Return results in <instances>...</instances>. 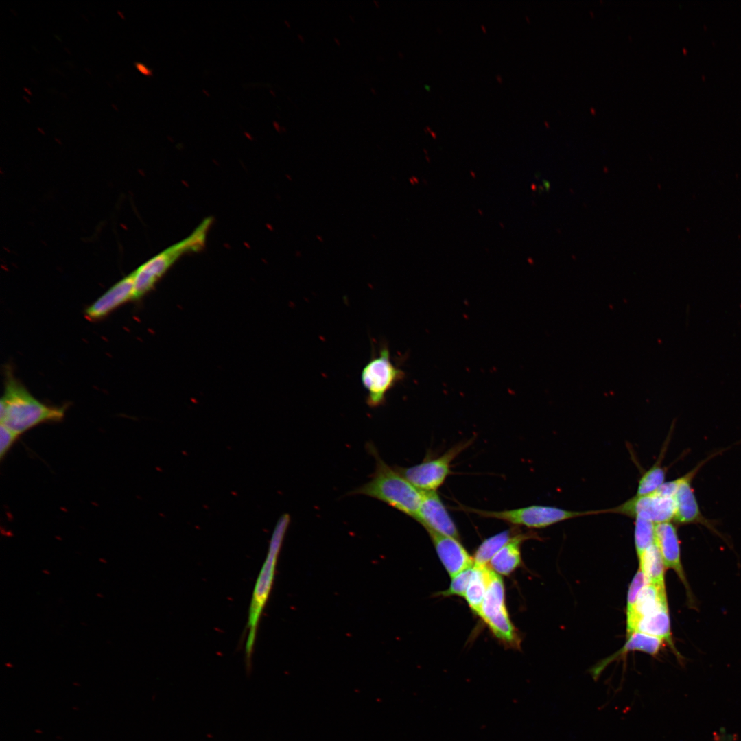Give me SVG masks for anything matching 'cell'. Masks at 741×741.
Here are the masks:
<instances>
[{"label":"cell","instance_id":"24","mask_svg":"<svg viewBox=\"0 0 741 741\" xmlns=\"http://www.w3.org/2000/svg\"><path fill=\"white\" fill-rule=\"evenodd\" d=\"M473 567L467 568L452 577L449 588L445 591L437 593L436 595L443 597L452 596L464 597L471 576Z\"/></svg>","mask_w":741,"mask_h":741},{"label":"cell","instance_id":"23","mask_svg":"<svg viewBox=\"0 0 741 741\" xmlns=\"http://www.w3.org/2000/svg\"><path fill=\"white\" fill-rule=\"evenodd\" d=\"M634 540L637 557L655 544V524L641 518H635Z\"/></svg>","mask_w":741,"mask_h":741},{"label":"cell","instance_id":"16","mask_svg":"<svg viewBox=\"0 0 741 741\" xmlns=\"http://www.w3.org/2000/svg\"><path fill=\"white\" fill-rule=\"evenodd\" d=\"M537 538L533 532L517 533L491 558L488 566L498 574L509 575L521 564V546L524 541Z\"/></svg>","mask_w":741,"mask_h":741},{"label":"cell","instance_id":"15","mask_svg":"<svg viewBox=\"0 0 741 741\" xmlns=\"http://www.w3.org/2000/svg\"><path fill=\"white\" fill-rule=\"evenodd\" d=\"M668 604L666 587L647 583L639 591L633 606L626 610L627 636L634 633L637 621L659 607Z\"/></svg>","mask_w":741,"mask_h":741},{"label":"cell","instance_id":"10","mask_svg":"<svg viewBox=\"0 0 741 741\" xmlns=\"http://www.w3.org/2000/svg\"><path fill=\"white\" fill-rule=\"evenodd\" d=\"M723 451L724 450H719L709 456L707 458L699 462L698 465L693 468L690 471L678 478L679 486L674 495L676 511L673 519L676 524H701L714 534L720 535L713 522L705 518L702 514L692 487V482L703 465L715 456L721 454Z\"/></svg>","mask_w":741,"mask_h":741},{"label":"cell","instance_id":"18","mask_svg":"<svg viewBox=\"0 0 741 741\" xmlns=\"http://www.w3.org/2000/svg\"><path fill=\"white\" fill-rule=\"evenodd\" d=\"M665 642L660 638L645 633L635 632L627 636V641L624 646L615 654L611 656L606 661H603L596 668V674L604 668V666L611 660L626 653L628 651H640L651 655H657L660 650Z\"/></svg>","mask_w":741,"mask_h":741},{"label":"cell","instance_id":"11","mask_svg":"<svg viewBox=\"0 0 741 741\" xmlns=\"http://www.w3.org/2000/svg\"><path fill=\"white\" fill-rule=\"evenodd\" d=\"M655 545L667 569H673L683 584L691 607L694 598L687 582L681 560L680 542L675 525L671 521L655 524Z\"/></svg>","mask_w":741,"mask_h":741},{"label":"cell","instance_id":"25","mask_svg":"<svg viewBox=\"0 0 741 741\" xmlns=\"http://www.w3.org/2000/svg\"><path fill=\"white\" fill-rule=\"evenodd\" d=\"M647 583L642 572L640 569H638L629 586L627 596L626 610L629 609L633 606L639 591Z\"/></svg>","mask_w":741,"mask_h":741},{"label":"cell","instance_id":"27","mask_svg":"<svg viewBox=\"0 0 741 741\" xmlns=\"http://www.w3.org/2000/svg\"><path fill=\"white\" fill-rule=\"evenodd\" d=\"M137 68L138 70L145 75H149V70L143 64H137Z\"/></svg>","mask_w":741,"mask_h":741},{"label":"cell","instance_id":"2","mask_svg":"<svg viewBox=\"0 0 741 741\" xmlns=\"http://www.w3.org/2000/svg\"><path fill=\"white\" fill-rule=\"evenodd\" d=\"M65 407L47 405L36 399L10 370H6L0 401L1 424L19 436L42 423L63 419Z\"/></svg>","mask_w":741,"mask_h":741},{"label":"cell","instance_id":"20","mask_svg":"<svg viewBox=\"0 0 741 741\" xmlns=\"http://www.w3.org/2000/svg\"><path fill=\"white\" fill-rule=\"evenodd\" d=\"M640 569L649 583L665 586L666 568L655 544L638 556Z\"/></svg>","mask_w":741,"mask_h":741},{"label":"cell","instance_id":"9","mask_svg":"<svg viewBox=\"0 0 741 741\" xmlns=\"http://www.w3.org/2000/svg\"><path fill=\"white\" fill-rule=\"evenodd\" d=\"M676 511L674 497L655 491L642 496L634 495L618 506L602 510V513H616L633 518H641L655 524L671 521Z\"/></svg>","mask_w":741,"mask_h":741},{"label":"cell","instance_id":"4","mask_svg":"<svg viewBox=\"0 0 741 741\" xmlns=\"http://www.w3.org/2000/svg\"><path fill=\"white\" fill-rule=\"evenodd\" d=\"M405 377V372L392 363L388 344L381 342L378 353L373 352L363 367L361 381L367 391L366 402L372 408L383 405L388 392Z\"/></svg>","mask_w":741,"mask_h":741},{"label":"cell","instance_id":"14","mask_svg":"<svg viewBox=\"0 0 741 741\" xmlns=\"http://www.w3.org/2000/svg\"><path fill=\"white\" fill-rule=\"evenodd\" d=\"M134 296V278L132 273L126 276L85 309L89 320L101 319L125 303L132 300Z\"/></svg>","mask_w":741,"mask_h":741},{"label":"cell","instance_id":"17","mask_svg":"<svg viewBox=\"0 0 741 741\" xmlns=\"http://www.w3.org/2000/svg\"><path fill=\"white\" fill-rule=\"evenodd\" d=\"M635 632H639L657 637L667 643L680 659L681 656L674 648L672 637L668 604L660 607L642 616L637 622Z\"/></svg>","mask_w":741,"mask_h":741},{"label":"cell","instance_id":"8","mask_svg":"<svg viewBox=\"0 0 741 741\" xmlns=\"http://www.w3.org/2000/svg\"><path fill=\"white\" fill-rule=\"evenodd\" d=\"M469 439L454 445L443 455L427 459L410 467H395L414 486L422 491H436L451 472V462L472 443Z\"/></svg>","mask_w":741,"mask_h":741},{"label":"cell","instance_id":"5","mask_svg":"<svg viewBox=\"0 0 741 741\" xmlns=\"http://www.w3.org/2000/svg\"><path fill=\"white\" fill-rule=\"evenodd\" d=\"M460 509L482 517L495 519L515 526L531 528H545L576 517L600 514L601 510L575 511L550 506L532 505L511 510H485L461 506Z\"/></svg>","mask_w":741,"mask_h":741},{"label":"cell","instance_id":"1","mask_svg":"<svg viewBox=\"0 0 741 741\" xmlns=\"http://www.w3.org/2000/svg\"><path fill=\"white\" fill-rule=\"evenodd\" d=\"M367 447L375 460L374 473L368 482L351 491L350 495L373 497L417 521L423 491L414 486L395 467L386 463L373 444L368 443Z\"/></svg>","mask_w":741,"mask_h":741},{"label":"cell","instance_id":"6","mask_svg":"<svg viewBox=\"0 0 741 741\" xmlns=\"http://www.w3.org/2000/svg\"><path fill=\"white\" fill-rule=\"evenodd\" d=\"M480 618L505 646L519 648L521 639L513 624L505 604V589L501 576L491 569L489 581Z\"/></svg>","mask_w":741,"mask_h":741},{"label":"cell","instance_id":"26","mask_svg":"<svg viewBox=\"0 0 741 741\" xmlns=\"http://www.w3.org/2000/svg\"><path fill=\"white\" fill-rule=\"evenodd\" d=\"M0 457L2 460L19 438V435L1 424Z\"/></svg>","mask_w":741,"mask_h":741},{"label":"cell","instance_id":"3","mask_svg":"<svg viewBox=\"0 0 741 741\" xmlns=\"http://www.w3.org/2000/svg\"><path fill=\"white\" fill-rule=\"evenodd\" d=\"M212 221L210 217L204 220L189 236L159 252L132 272L134 278L133 301L141 298L151 290L182 255L203 248Z\"/></svg>","mask_w":741,"mask_h":741},{"label":"cell","instance_id":"13","mask_svg":"<svg viewBox=\"0 0 741 741\" xmlns=\"http://www.w3.org/2000/svg\"><path fill=\"white\" fill-rule=\"evenodd\" d=\"M436 553L449 575L452 578L473 566V559L460 540L427 531Z\"/></svg>","mask_w":741,"mask_h":741},{"label":"cell","instance_id":"22","mask_svg":"<svg viewBox=\"0 0 741 741\" xmlns=\"http://www.w3.org/2000/svg\"><path fill=\"white\" fill-rule=\"evenodd\" d=\"M516 532L513 529H509L484 540L473 556L474 565L487 566L494 555L517 534Z\"/></svg>","mask_w":741,"mask_h":741},{"label":"cell","instance_id":"7","mask_svg":"<svg viewBox=\"0 0 741 741\" xmlns=\"http://www.w3.org/2000/svg\"><path fill=\"white\" fill-rule=\"evenodd\" d=\"M290 522V517L287 513L281 515L278 520L270 541L268 556L253 591L249 611L248 633L246 641L247 645L250 646H253L255 644L259 620L268 598L273 579L276 558Z\"/></svg>","mask_w":741,"mask_h":741},{"label":"cell","instance_id":"12","mask_svg":"<svg viewBox=\"0 0 741 741\" xmlns=\"http://www.w3.org/2000/svg\"><path fill=\"white\" fill-rule=\"evenodd\" d=\"M418 522L427 531L460 540L456 524L436 491H423Z\"/></svg>","mask_w":741,"mask_h":741},{"label":"cell","instance_id":"21","mask_svg":"<svg viewBox=\"0 0 741 741\" xmlns=\"http://www.w3.org/2000/svg\"><path fill=\"white\" fill-rule=\"evenodd\" d=\"M671 434L666 438L657 460L645 471L638 481L635 495L642 496L650 494L658 489L664 482L666 469L661 463L665 456Z\"/></svg>","mask_w":741,"mask_h":741},{"label":"cell","instance_id":"19","mask_svg":"<svg viewBox=\"0 0 741 741\" xmlns=\"http://www.w3.org/2000/svg\"><path fill=\"white\" fill-rule=\"evenodd\" d=\"M491 568L487 566L473 567V570L464 598L472 611L480 616L482 605L489 581Z\"/></svg>","mask_w":741,"mask_h":741}]
</instances>
